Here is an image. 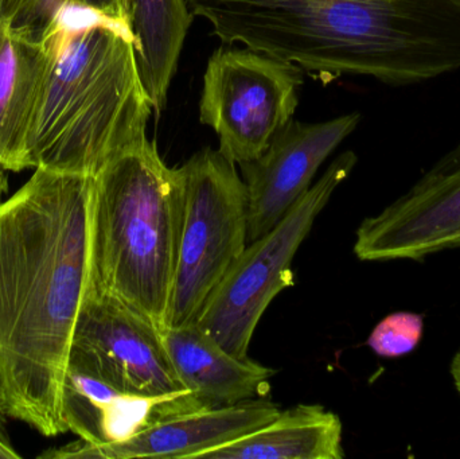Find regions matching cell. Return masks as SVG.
<instances>
[{
  "mask_svg": "<svg viewBox=\"0 0 460 459\" xmlns=\"http://www.w3.org/2000/svg\"><path fill=\"white\" fill-rule=\"evenodd\" d=\"M359 121L358 112L321 123L289 120L259 158L240 164L248 194V243L268 234L286 216Z\"/></svg>",
  "mask_w": 460,
  "mask_h": 459,
  "instance_id": "8",
  "label": "cell"
},
{
  "mask_svg": "<svg viewBox=\"0 0 460 459\" xmlns=\"http://www.w3.org/2000/svg\"><path fill=\"white\" fill-rule=\"evenodd\" d=\"M185 216V181L154 142L111 159L93 177L89 285L161 331L167 326Z\"/></svg>",
  "mask_w": 460,
  "mask_h": 459,
  "instance_id": "3",
  "label": "cell"
},
{
  "mask_svg": "<svg viewBox=\"0 0 460 459\" xmlns=\"http://www.w3.org/2000/svg\"><path fill=\"white\" fill-rule=\"evenodd\" d=\"M67 366L89 369L140 398L190 393L172 366L161 329L92 285L78 313Z\"/></svg>",
  "mask_w": 460,
  "mask_h": 459,
  "instance_id": "7",
  "label": "cell"
},
{
  "mask_svg": "<svg viewBox=\"0 0 460 459\" xmlns=\"http://www.w3.org/2000/svg\"><path fill=\"white\" fill-rule=\"evenodd\" d=\"M66 10L53 30V58L27 137L29 167L94 175L147 137L153 105L134 38L94 13Z\"/></svg>",
  "mask_w": 460,
  "mask_h": 459,
  "instance_id": "2",
  "label": "cell"
},
{
  "mask_svg": "<svg viewBox=\"0 0 460 459\" xmlns=\"http://www.w3.org/2000/svg\"><path fill=\"white\" fill-rule=\"evenodd\" d=\"M302 67L252 49H218L208 62L199 120L212 127L218 150L241 164L259 158L292 120Z\"/></svg>",
  "mask_w": 460,
  "mask_h": 459,
  "instance_id": "6",
  "label": "cell"
},
{
  "mask_svg": "<svg viewBox=\"0 0 460 459\" xmlns=\"http://www.w3.org/2000/svg\"><path fill=\"white\" fill-rule=\"evenodd\" d=\"M8 193V178L5 170L0 169V204L3 202V197Z\"/></svg>",
  "mask_w": 460,
  "mask_h": 459,
  "instance_id": "22",
  "label": "cell"
},
{
  "mask_svg": "<svg viewBox=\"0 0 460 459\" xmlns=\"http://www.w3.org/2000/svg\"><path fill=\"white\" fill-rule=\"evenodd\" d=\"M162 337L178 377L202 409L233 406L270 393L273 369L230 355L197 323L164 329Z\"/></svg>",
  "mask_w": 460,
  "mask_h": 459,
  "instance_id": "12",
  "label": "cell"
},
{
  "mask_svg": "<svg viewBox=\"0 0 460 459\" xmlns=\"http://www.w3.org/2000/svg\"><path fill=\"white\" fill-rule=\"evenodd\" d=\"M5 417L4 409H3L2 384H0V418Z\"/></svg>",
  "mask_w": 460,
  "mask_h": 459,
  "instance_id": "23",
  "label": "cell"
},
{
  "mask_svg": "<svg viewBox=\"0 0 460 459\" xmlns=\"http://www.w3.org/2000/svg\"><path fill=\"white\" fill-rule=\"evenodd\" d=\"M278 404L262 399L233 406L175 415L139 431L127 441L93 446L78 439L61 449L49 450L40 458L199 459L202 453L241 438L278 417Z\"/></svg>",
  "mask_w": 460,
  "mask_h": 459,
  "instance_id": "10",
  "label": "cell"
},
{
  "mask_svg": "<svg viewBox=\"0 0 460 459\" xmlns=\"http://www.w3.org/2000/svg\"><path fill=\"white\" fill-rule=\"evenodd\" d=\"M66 10L88 11L128 30L127 0H24L8 23L32 40L42 42L50 37L57 21Z\"/></svg>",
  "mask_w": 460,
  "mask_h": 459,
  "instance_id": "16",
  "label": "cell"
},
{
  "mask_svg": "<svg viewBox=\"0 0 460 459\" xmlns=\"http://www.w3.org/2000/svg\"><path fill=\"white\" fill-rule=\"evenodd\" d=\"M357 161L353 151L334 159L268 234L246 244L210 294L196 323L230 355L248 357L252 337L265 310L281 291L294 286L291 264L297 250Z\"/></svg>",
  "mask_w": 460,
  "mask_h": 459,
  "instance_id": "4",
  "label": "cell"
},
{
  "mask_svg": "<svg viewBox=\"0 0 460 459\" xmlns=\"http://www.w3.org/2000/svg\"><path fill=\"white\" fill-rule=\"evenodd\" d=\"M460 248V172L416 182L404 196L357 229L354 253L362 261L423 260Z\"/></svg>",
  "mask_w": 460,
  "mask_h": 459,
  "instance_id": "9",
  "label": "cell"
},
{
  "mask_svg": "<svg viewBox=\"0 0 460 459\" xmlns=\"http://www.w3.org/2000/svg\"><path fill=\"white\" fill-rule=\"evenodd\" d=\"M450 374L453 377L454 385H456L460 395V347L454 355L453 360H451Z\"/></svg>",
  "mask_w": 460,
  "mask_h": 459,
  "instance_id": "20",
  "label": "cell"
},
{
  "mask_svg": "<svg viewBox=\"0 0 460 459\" xmlns=\"http://www.w3.org/2000/svg\"><path fill=\"white\" fill-rule=\"evenodd\" d=\"M53 34L42 42L0 19V169H30L27 137L53 58Z\"/></svg>",
  "mask_w": 460,
  "mask_h": 459,
  "instance_id": "13",
  "label": "cell"
},
{
  "mask_svg": "<svg viewBox=\"0 0 460 459\" xmlns=\"http://www.w3.org/2000/svg\"><path fill=\"white\" fill-rule=\"evenodd\" d=\"M92 175L37 167L0 204V384L5 417L66 433L62 388L89 285Z\"/></svg>",
  "mask_w": 460,
  "mask_h": 459,
  "instance_id": "1",
  "label": "cell"
},
{
  "mask_svg": "<svg viewBox=\"0 0 460 459\" xmlns=\"http://www.w3.org/2000/svg\"><path fill=\"white\" fill-rule=\"evenodd\" d=\"M456 172H460V142L453 150L443 155L418 182H434V181L442 180V178L456 174Z\"/></svg>",
  "mask_w": 460,
  "mask_h": 459,
  "instance_id": "18",
  "label": "cell"
},
{
  "mask_svg": "<svg viewBox=\"0 0 460 459\" xmlns=\"http://www.w3.org/2000/svg\"><path fill=\"white\" fill-rule=\"evenodd\" d=\"M342 422L318 404H299L199 459H342Z\"/></svg>",
  "mask_w": 460,
  "mask_h": 459,
  "instance_id": "14",
  "label": "cell"
},
{
  "mask_svg": "<svg viewBox=\"0 0 460 459\" xmlns=\"http://www.w3.org/2000/svg\"><path fill=\"white\" fill-rule=\"evenodd\" d=\"M199 410L205 409L191 393L140 398L81 366H67L65 375L61 399L65 430L93 446L120 444L154 423Z\"/></svg>",
  "mask_w": 460,
  "mask_h": 459,
  "instance_id": "11",
  "label": "cell"
},
{
  "mask_svg": "<svg viewBox=\"0 0 460 459\" xmlns=\"http://www.w3.org/2000/svg\"><path fill=\"white\" fill-rule=\"evenodd\" d=\"M423 331L424 320L420 314L394 313L376 325L367 339V345L381 357H402L420 344Z\"/></svg>",
  "mask_w": 460,
  "mask_h": 459,
  "instance_id": "17",
  "label": "cell"
},
{
  "mask_svg": "<svg viewBox=\"0 0 460 459\" xmlns=\"http://www.w3.org/2000/svg\"><path fill=\"white\" fill-rule=\"evenodd\" d=\"M140 80L153 110L161 113L193 13L186 0H127Z\"/></svg>",
  "mask_w": 460,
  "mask_h": 459,
  "instance_id": "15",
  "label": "cell"
},
{
  "mask_svg": "<svg viewBox=\"0 0 460 459\" xmlns=\"http://www.w3.org/2000/svg\"><path fill=\"white\" fill-rule=\"evenodd\" d=\"M19 455L13 449L7 439L0 436V459H18Z\"/></svg>",
  "mask_w": 460,
  "mask_h": 459,
  "instance_id": "21",
  "label": "cell"
},
{
  "mask_svg": "<svg viewBox=\"0 0 460 459\" xmlns=\"http://www.w3.org/2000/svg\"><path fill=\"white\" fill-rule=\"evenodd\" d=\"M23 3L24 0H0V19L10 22Z\"/></svg>",
  "mask_w": 460,
  "mask_h": 459,
  "instance_id": "19",
  "label": "cell"
},
{
  "mask_svg": "<svg viewBox=\"0 0 460 459\" xmlns=\"http://www.w3.org/2000/svg\"><path fill=\"white\" fill-rule=\"evenodd\" d=\"M181 170L185 216L166 328L197 322L210 294L248 244V194L235 163L207 147Z\"/></svg>",
  "mask_w": 460,
  "mask_h": 459,
  "instance_id": "5",
  "label": "cell"
}]
</instances>
